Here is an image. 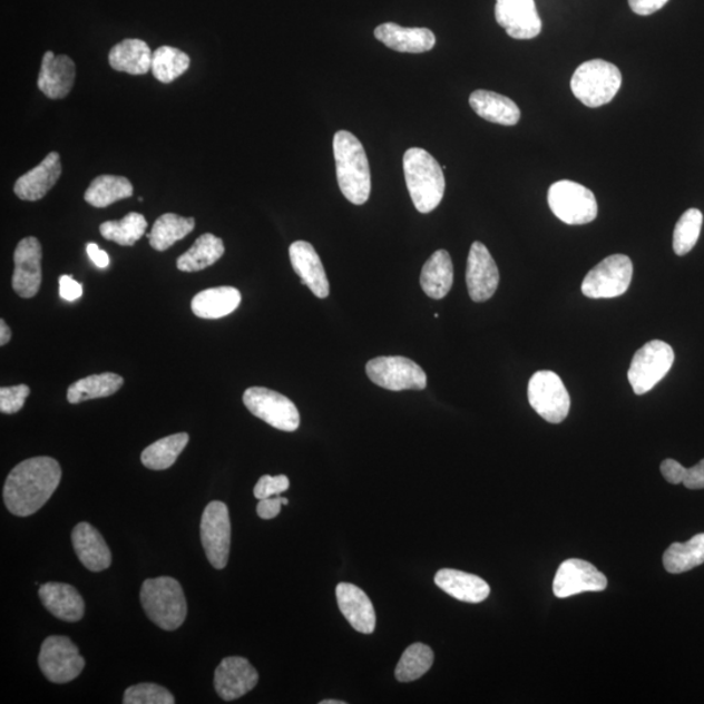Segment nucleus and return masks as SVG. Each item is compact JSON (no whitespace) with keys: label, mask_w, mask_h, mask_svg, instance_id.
Instances as JSON below:
<instances>
[{"label":"nucleus","mask_w":704,"mask_h":704,"mask_svg":"<svg viewBox=\"0 0 704 704\" xmlns=\"http://www.w3.org/2000/svg\"><path fill=\"white\" fill-rule=\"evenodd\" d=\"M62 479L56 459L35 457L19 463L6 480L3 497L13 516L29 517L50 500Z\"/></svg>","instance_id":"f257e3e1"},{"label":"nucleus","mask_w":704,"mask_h":704,"mask_svg":"<svg viewBox=\"0 0 704 704\" xmlns=\"http://www.w3.org/2000/svg\"><path fill=\"white\" fill-rule=\"evenodd\" d=\"M333 151L341 193L351 204H365L371 195L372 182L363 144L355 135L339 131L334 135Z\"/></svg>","instance_id":"f03ea898"},{"label":"nucleus","mask_w":704,"mask_h":704,"mask_svg":"<svg viewBox=\"0 0 704 704\" xmlns=\"http://www.w3.org/2000/svg\"><path fill=\"white\" fill-rule=\"evenodd\" d=\"M403 172L417 211L427 214L438 208L447 188L443 168L438 160L422 148H410L403 156Z\"/></svg>","instance_id":"7ed1b4c3"},{"label":"nucleus","mask_w":704,"mask_h":704,"mask_svg":"<svg viewBox=\"0 0 704 704\" xmlns=\"http://www.w3.org/2000/svg\"><path fill=\"white\" fill-rule=\"evenodd\" d=\"M140 600L145 614L160 629L173 632L186 622V596L179 581L172 577L145 580Z\"/></svg>","instance_id":"20e7f679"},{"label":"nucleus","mask_w":704,"mask_h":704,"mask_svg":"<svg viewBox=\"0 0 704 704\" xmlns=\"http://www.w3.org/2000/svg\"><path fill=\"white\" fill-rule=\"evenodd\" d=\"M623 75L615 65L603 59L588 60L574 72L570 87L573 95L587 107L607 105L622 88Z\"/></svg>","instance_id":"39448f33"},{"label":"nucleus","mask_w":704,"mask_h":704,"mask_svg":"<svg viewBox=\"0 0 704 704\" xmlns=\"http://www.w3.org/2000/svg\"><path fill=\"white\" fill-rule=\"evenodd\" d=\"M548 204L566 225H586L598 217V203L593 190L576 182H556L548 190Z\"/></svg>","instance_id":"423d86ee"},{"label":"nucleus","mask_w":704,"mask_h":704,"mask_svg":"<svg viewBox=\"0 0 704 704\" xmlns=\"http://www.w3.org/2000/svg\"><path fill=\"white\" fill-rule=\"evenodd\" d=\"M675 363V351L667 342H647L633 358L627 379L635 394L643 395L667 377Z\"/></svg>","instance_id":"0eeeda50"},{"label":"nucleus","mask_w":704,"mask_h":704,"mask_svg":"<svg viewBox=\"0 0 704 704\" xmlns=\"http://www.w3.org/2000/svg\"><path fill=\"white\" fill-rule=\"evenodd\" d=\"M528 402L548 423H563L569 415L570 395L553 371H539L528 382Z\"/></svg>","instance_id":"6e6552de"},{"label":"nucleus","mask_w":704,"mask_h":704,"mask_svg":"<svg viewBox=\"0 0 704 704\" xmlns=\"http://www.w3.org/2000/svg\"><path fill=\"white\" fill-rule=\"evenodd\" d=\"M632 278V260L625 255H612L587 273L581 293L591 300H610L625 294Z\"/></svg>","instance_id":"1a4fd4ad"},{"label":"nucleus","mask_w":704,"mask_h":704,"mask_svg":"<svg viewBox=\"0 0 704 704\" xmlns=\"http://www.w3.org/2000/svg\"><path fill=\"white\" fill-rule=\"evenodd\" d=\"M243 402L256 418L280 431L294 432L301 426V415L293 401L267 388H250Z\"/></svg>","instance_id":"9d476101"},{"label":"nucleus","mask_w":704,"mask_h":704,"mask_svg":"<svg viewBox=\"0 0 704 704\" xmlns=\"http://www.w3.org/2000/svg\"><path fill=\"white\" fill-rule=\"evenodd\" d=\"M38 664L43 676L53 684L71 683L86 667L78 646L70 638L60 635H51L43 641Z\"/></svg>","instance_id":"9b49d317"},{"label":"nucleus","mask_w":704,"mask_h":704,"mask_svg":"<svg viewBox=\"0 0 704 704\" xmlns=\"http://www.w3.org/2000/svg\"><path fill=\"white\" fill-rule=\"evenodd\" d=\"M365 372L373 384L393 392L427 388V374L422 366L404 356L374 358L366 363Z\"/></svg>","instance_id":"f8f14e48"},{"label":"nucleus","mask_w":704,"mask_h":704,"mask_svg":"<svg viewBox=\"0 0 704 704\" xmlns=\"http://www.w3.org/2000/svg\"><path fill=\"white\" fill-rule=\"evenodd\" d=\"M202 542L214 569H225L232 546V522L226 503L212 501L205 508L201 526Z\"/></svg>","instance_id":"ddd939ff"},{"label":"nucleus","mask_w":704,"mask_h":704,"mask_svg":"<svg viewBox=\"0 0 704 704\" xmlns=\"http://www.w3.org/2000/svg\"><path fill=\"white\" fill-rule=\"evenodd\" d=\"M12 287L25 300L38 294L42 283V246L35 236L20 241L13 254Z\"/></svg>","instance_id":"4468645a"},{"label":"nucleus","mask_w":704,"mask_h":704,"mask_svg":"<svg viewBox=\"0 0 704 704\" xmlns=\"http://www.w3.org/2000/svg\"><path fill=\"white\" fill-rule=\"evenodd\" d=\"M497 25L515 40H532L541 33L542 22L535 0H496Z\"/></svg>","instance_id":"2eb2a0df"},{"label":"nucleus","mask_w":704,"mask_h":704,"mask_svg":"<svg viewBox=\"0 0 704 704\" xmlns=\"http://www.w3.org/2000/svg\"><path fill=\"white\" fill-rule=\"evenodd\" d=\"M607 577L590 563L571 558L560 565L554 580V593L557 598L581 593H599L606 590Z\"/></svg>","instance_id":"dca6fc26"},{"label":"nucleus","mask_w":704,"mask_h":704,"mask_svg":"<svg viewBox=\"0 0 704 704\" xmlns=\"http://www.w3.org/2000/svg\"><path fill=\"white\" fill-rule=\"evenodd\" d=\"M466 283L471 300L477 303L491 300L499 287V267L483 243H472L467 258Z\"/></svg>","instance_id":"f3484780"},{"label":"nucleus","mask_w":704,"mask_h":704,"mask_svg":"<svg viewBox=\"0 0 704 704\" xmlns=\"http://www.w3.org/2000/svg\"><path fill=\"white\" fill-rule=\"evenodd\" d=\"M258 673L247 659L241 656H228L214 673V688L224 701L242 698L255 688Z\"/></svg>","instance_id":"a211bd4d"},{"label":"nucleus","mask_w":704,"mask_h":704,"mask_svg":"<svg viewBox=\"0 0 704 704\" xmlns=\"http://www.w3.org/2000/svg\"><path fill=\"white\" fill-rule=\"evenodd\" d=\"M290 262L294 271L300 275L303 285L309 286L320 300H325L331 293V286L323 263L312 244L297 241L290 246Z\"/></svg>","instance_id":"6ab92c4d"},{"label":"nucleus","mask_w":704,"mask_h":704,"mask_svg":"<svg viewBox=\"0 0 704 704\" xmlns=\"http://www.w3.org/2000/svg\"><path fill=\"white\" fill-rule=\"evenodd\" d=\"M62 175V164L58 151H51L42 163L14 183V194L25 202L41 201L57 185Z\"/></svg>","instance_id":"aec40b11"},{"label":"nucleus","mask_w":704,"mask_h":704,"mask_svg":"<svg viewBox=\"0 0 704 704\" xmlns=\"http://www.w3.org/2000/svg\"><path fill=\"white\" fill-rule=\"evenodd\" d=\"M76 80V65L70 57L45 52L38 89L50 99H63L71 94Z\"/></svg>","instance_id":"412c9836"},{"label":"nucleus","mask_w":704,"mask_h":704,"mask_svg":"<svg viewBox=\"0 0 704 704\" xmlns=\"http://www.w3.org/2000/svg\"><path fill=\"white\" fill-rule=\"evenodd\" d=\"M335 594L340 610L349 624L359 633L372 634L377 627V612L362 588L351 584H340L336 586Z\"/></svg>","instance_id":"4be33fe9"},{"label":"nucleus","mask_w":704,"mask_h":704,"mask_svg":"<svg viewBox=\"0 0 704 704\" xmlns=\"http://www.w3.org/2000/svg\"><path fill=\"white\" fill-rule=\"evenodd\" d=\"M374 37L398 52L422 53L431 51L436 45V36L427 28H404L395 22H385L374 29Z\"/></svg>","instance_id":"5701e85b"},{"label":"nucleus","mask_w":704,"mask_h":704,"mask_svg":"<svg viewBox=\"0 0 704 704\" xmlns=\"http://www.w3.org/2000/svg\"><path fill=\"white\" fill-rule=\"evenodd\" d=\"M72 545L76 556L94 573L110 568L111 553L101 534L94 526L81 522L74 528Z\"/></svg>","instance_id":"b1692460"},{"label":"nucleus","mask_w":704,"mask_h":704,"mask_svg":"<svg viewBox=\"0 0 704 704\" xmlns=\"http://www.w3.org/2000/svg\"><path fill=\"white\" fill-rule=\"evenodd\" d=\"M40 599L43 607L66 623H78L86 614V603L75 587L50 581L40 587Z\"/></svg>","instance_id":"393cba45"},{"label":"nucleus","mask_w":704,"mask_h":704,"mask_svg":"<svg viewBox=\"0 0 704 704\" xmlns=\"http://www.w3.org/2000/svg\"><path fill=\"white\" fill-rule=\"evenodd\" d=\"M434 584L443 593L465 603L478 604L485 602L491 594V588L483 578L454 569L438 571L434 576Z\"/></svg>","instance_id":"a878e982"},{"label":"nucleus","mask_w":704,"mask_h":704,"mask_svg":"<svg viewBox=\"0 0 704 704\" xmlns=\"http://www.w3.org/2000/svg\"><path fill=\"white\" fill-rule=\"evenodd\" d=\"M470 106L480 118L501 126H516L520 119V110L512 99L495 91L476 90L470 96Z\"/></svg>","instance_id":"bb28decb"},{"label":"nucleus","mask_w":704,"mask_h":704,"mask_svg":"<svg viewBox=\"0 0 704 704\" xmlns=\"http://www.w3.org/2000/svg\"><path fill=\"white\" fill-rule=\"evenodd\" d=\"M454 267L449 252L446 250L436 251L424 264L420 274V285L424 293L434 301L446 297L453 286Z\"/></svg>","instance_id":"cd10ccee"},{"label":"nucleus","mask_w":704,"mask_h":704,"mask_svg":"<svg viewBox=\"0 0 704 704\" xmlns=\"http://www.w3.org/2000/svg\"><path fill=\"white\" fill-rule=\"evenodd\" d=\"M151 56L147 42L139 38H128L110 50L109 63L115 71L139 76L151 70Z\"/></svg>","instance_id":"c85d7f7f"},{"label":"nucleus","mask_w":704,"mask_h":704,"mask_svg":"<svg viewBox=\"0 0 704 704\" xmlns=\"http://www.w3.org/2000/svg\"><path fill=\"white\" fill-rule=\"evenodd\" d=\"M242 302V294L235 287H214L198 293L190 307L197 317L217 320L228 316Z\"/></svg>","instance_id":"c756f323"},{"label":"nucleus","mask_w":704,"mask_h":704,"mask_svg":"<svg viewBox=\"0 0 704 704\" xmlns=\"http://www.w3.org/2000/svg\"><path fill=\"white\" fill-rule=\"evenodd\" d=\"M125 380L117 373L106 372L74 382L67 390V401L71 404L110 397L124 387Z\"/></svg>","instance_id":"7c9ffc66"},{"label":"nucleus","mask_w":704,"mask_h":704,"mask_svg":"<svg viewBox=\"0 0 704 704\" xmlns=\"http://www.w3.org/2000/svg\"><path fill=\"white\" fill-rule=\"evenodd\" d=\"M225 255V244L213 234H204L194 243L186 254H183L176 267L180 272L194 273L206 270L216 264Z\"/></svg>","instance_id":"2f4dec72"},{"label":"nucleus","mask_w":704,"mask_h":704,"mask_svg":"<svg viewBox=\"0 0 704 704\" xmlns=\"http://www.w3.org/2000/svg\"><path fill=\"white\" fill-rule=\"evenodd\" d=\"M134 195L133 183L125 176L99 175L87 189L86 202L95 208H106Z\"/></svg>","instance_id":"473e14b6"},{"label":"nucleus","mask_w":704,"mask_h":704,"mask_svg":"<svg viewBox=\"0 0 704 704\" xmlns=\"http://www.w3.org/2000/svg\"><path fill=\"white\" fill-rule=\"evenodd\" d=\"M195 219L180 217L178 214L166 213L160 216L148 235L151 248L164 252L174 246L176 242L185 239L194 232Z\"/></svg>","instance_id":"72a5a7b5"},{"label":"nucleus","mask_w":704,"mask_h":704,"mask_svg":"<svg viewBox=\"0 0 704 704\" xmlns=\"http://www.w3.org/2000/svg\"><path fill=\"white\" fill-rule=\"evenodd\" d=\"M665 570L681 574L704 564V534L695 535L687 542H673L663 556Z\"/></svg>","instance_id":"f704fd0d"},{"label":"nucleus","mask_w":704,"mask_h":704,"mask_svg":"<svg viewBox=\"0 0 704 704\" xmlns=\"http://www.w3.org/2000/svg\"><path fill=\"white\" fill-rule=\"evenodd\" d=\"M188 441L189 436L187 433L167 436V438L151 443L143 451L141 462L149 470L163 471L170 469L182 454V451L186 449Z\"/></svg>","instance_id":"c9c22d12"},{"label":"nucleus","mask_w":704,"mask_h":704,"mask_svg":"<svg viewBox=\"0 0 704 704\" xmlns=\"http://www.w3.org/2000/svg\"><path fill=\"white\" fill-rule=\"evenodd\" d=\"M148 222L140 213H128L124 219L107 221L99 226V233L106 241L118 243L119 246L133 247L147 232Z\"/></svg>","instance_id":"e433bc0d"},{"label":"nucleus","mask_w":704,"mask_h":704,"mask_svg":"<svg viewBox=\"0 0 704 704\" xmlns=\"http://www.w3.org/2000/svg\"><path fill=\"white\" fill-rule=\"evenodd\" d=\"M189 65L187 53L172 46H160L151 56V72L164 84H170L186 74Z\"/></svg>","instance_id":"4c0bfd02"},{"label":"nucleus","mask_w":704,"mask_h":704,"mask_svg":"<svg viewBox=\"0 0 704 704\" xmlns=\"http://www.w3.org/2000/svg\"><path fill=\"white\" fill-rule=\"evenodd\" d=\"M433 662L432 649L423 643H415L405 649L400 663L397 664L395 678L400 683L417 681L431 669Z\"/></svg>","instance_id":"58836bf2"},{"label":"nucleus","mask_w":704,"mask_h":704,"mask_svg":"<svg viewBox=\"0 0 704 704\" xmlns=\"http://www.w3.org/2000/svg\"><path fill=\"white\" fill-rule=\"evenodd\" d=\"M703 214L698 209H688L678 219L673 233V251L677 256H685L700 239Z\"/></svg>","instance_id":"ea45409f"},{"label":"nucleus","mask_w":704,"mask_h":704,"mask_svg":"<svg viewBox=\"0 0 704 704\" xmlns=\"http://www.w3.org/2000/svg\"><path fill=\"white\" fill-rule=\"evenodd\" d=\"M661 471L665 480L671 485L683 483L687 489H704V459L700 463L686 469L675 459H665Z\"/></svg>","instance_id":"a19ab883"},{"label":"nucleus","mask_w":704,"mask_h":704,"mask_svg":"<svg viewBox=\"0 0 704 704\" xmlns=\"http://www.w3.org/2000/svg\"><path fill=\"white\" fill-rule=\"evenodd\" d=\"M125 704H174L175 700L164 686L139 684L128 687L124 696Z\"/></svg>","instance_id":"79ce46f5"},{"label":"nucleus","mask_w":704,"mask_h":704,"mask_svg":"<svg viewBox=\"0 0 704 704\" xmlns=\"http://www.w3.org/2000/svg\"><path fill=\"white\" fill-rule=\"evenodd\" d=\"M30 389L27 385L3 387L0 389V411L3 414H17L25 408Z\"/></svg>","instance_id":"37998d69"},{"label":"nucleus","mask_w":704,"mask_h":704,"mask_svg":"<svg viewBox=\"0 0 704 704\" xmlns=\"http://www.w3.org/2000/svg\"><path fill=\"white\" fill-rule=\"evenodd\" d=\"M289 487L290 480L286 476H264L257 481L254 495L257 500L270 499V497L280 496L281 493L286 492Z\"/></svg>","instance_id":"c03bdc74"},{"label":"nucleus","mask_w":704,"mask_h":704,"mask_svg":"<svg viewBox=\"0 0 704 704\" xmlns=\"http://www.w3.org/2000/svg\"><path fill=\"white\" fill-rule=\"evenodd\" d=\"M59 295L67 302L78 301L82 295V285L72 275H62L59 280Z\"/></svg>","instance_id":"a18cd8bd"},{"label":"nucleus","mask_w":704,"mask_h":704,"mask_svg":"<svg viewBox=\"0 0 704 704\" xmlns=\"http://www.w3.org/2000/svg\"><path fill=\"white\" fill-rule=\"evenodd\" d=\"M285 497H270V499L260 500L257 505V515L263 519H273L281 512L282 505H287Z\"/></svg>","instance_id":"49530a36"},{"label":"nucleus","mask_w":704,"mask_h":704,"mask_svg":"<svg viewBox=\"0 0 704 704\" xmlns=\"http://www.w3.org/2000/svg\"><path fill=\"white\" fill-rule=\"evenodd\" d=\"M669 0H629L630 9L639 17H649L657 11H661Z\"/></svg>","instance_id":"de8ad7c7"},{"label":"nucleus","mask_w":704,"mask_h":704,"mask_svg":"<svg viewBox=\"0 0 704 704\" xmlns=\"http://www.w3.org/2000/svg\"><path fill=\"white\" fill-rule=\"evenodd\" d=\"M87 252L91 262H94L96 266L101 267V270L110 265L109 255H107L105 251L99 250L96 243H89Z\"/></svg>","instance_id":"09e8293b"},{"label":"nucleus","mask_w":704,"mask_h":704,"mask_svg":"<svg viewBox=\"0 0 704 704\" xmlns=\"http://www.w3.org/2000/svg\"><path fill=\"white\" fill-rule=\"evenodd\" d=\"M12 339V332L9 325L6 324L4 320H0V344L4 346V344L9 343Z\"/></svg>","instance_id":"8fccbe9b"},{"label":"nucleus","mask_w":704,"mask_h":704,"mask_svg":"<svg viewBox=\"0 0 704 704\" xmlns=\"http://www.w3.org/2000/svg\"><path fill=\"white\" fill-rule=\"evenodd\" d=\"M321 704H344L342 701H323Z\"/></svg>","instance_id":"3c124183"}]
</instances>
